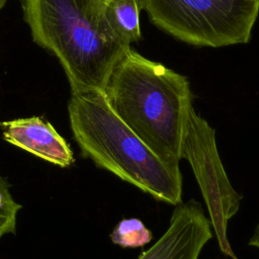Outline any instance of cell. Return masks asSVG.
<instances>
[{"label": "cell", "instance_id": "cell-12", "mask_svg": "<svg viewBox=\"0 0 259 259\" xmlns=\"http://www.w3.org/2000/svg\"><path fill=\"white\" fill-rule=\"evenodd\" d=\"M6 1H7V0H0V11H1V9L4 7Z\"/></svg>", "mask_w": 259, "mask_h": 259}, {"label": "cell", "instance_id": "cell-7", "mask_svg": "<svg viewBox=\"0 0 259 259\" xmlns=\"http://www.w3.org/2000/svg\"><path fill=\"white\" fill-rule=\"evenodd\" d=\"M6 142L60 167L74 163L68 143L54 126L39 116L16 118L0 122Z\"/></svg>", "mask_w": 259, "mask_h": 259}, {"label": "cell", "instance_id": "cell-10", "mask_svg": "<svg viewBox=\"0 0 259 259\" xmlns=\"http://www.w3.org/2000/svg\"><path fill=\"white\" fill-rule=\"evenodd\" d=\"M21 205L17 203L9 191V186L0 175V238L5 234L15 233L17 212Z\"/></svg>", "mask_w": 259, "mask_h": 259}, {"label": "cell", "instance_id": "cell-9", "mask_svg": "<svg viewBox=\"0 0 259 259\" xmlns=\"http://www.w3.org/2000/svg\"><path fill=\"white\" fill-rule=\"evenodd\" d=\"M112 243L122 248H140L153 239L152 231L136 218L121 220L110 234Z\"/></svg>", "mask_w": 259, "mask_h": 259}, {"label": "cell", "instance_id": "cell-13", "mask_svg": "<svg viewBox=\"0 0 259 259\" xmlns=\"http://www.w3.org/2000/svg\"><path fill=\"white\" fill-rule=\"evenodd\" d=\"M104 1H105V2H107V1H109V0H104Z\"/></svg>", "mask_w": 259, "mask_h": 259}, {"label": "cell", "instance_id": "cell-5", "mask_svg": "<svg viewBox=\"0 0 259 259\" xmlns=\"http://www.w3.org/2000/svg\"><path fill=\"white\" fill-rule=\"evenodd\" d=\"M181 159L189 162L205 201L208 219L214 229L220 248L230 255L227 226L238 212L242 197L231 184L221 161L215 131L197 114L193 105L189 107L186 116Z\"/></svg>", "mask_w": 259, "mask_h": 259}, {"label": "cell", "instance_id": "cell-1", "mask_svg": "<svg viewBox=\"0 0 259 259\" xmlns=\"http://www.w3.org/2000/svg\"><path fill=\"white\" fill-rule=\"evenodd\" d=\"M104 94L114 112L157 156L179 167L193 100L186 76L130 47L114 66Z\"/></svg>", "mask_w": 259, "mask_h": 259}, {"label": "cell", "instance_id": "cell-11", "mask_svg": "<svg viewBox=\"0 0 259 259\" xmlns=\"http://www.w3.org/2000/svg\"><path fill=\"white\" fill-rule=\"evenodd\" d=\"M248 245L251 247H255L257 249H259V224L256 226L253 235L251 236Z\"/></svg>", "mask_w": 259, "mask_h": 259}, {"label": "cell", "instance_id": "cell-4", "mask_svg": "<svg viewBox=\"0 0 259 259\" xmlns=\"http://www.w3.org/2000/svg\"><path fill=\"white\" fill-rule=\"evenodd\" d=\"M151 23L195 47L247 44L259 15V0H140Z\"/></svg>", "mask_w": 259, "mask_h": 259}, {"label": "cell", "instance_id": "cell-6", "mask_svg": "<svg viewBox=\"0 0 259 259\" xmlns=\"http://www.w3.org/2000/svg\"><path fill=\"white\" fill-rule=\"evenodd\" d=\"M212 238L209 219L195 199L175 205L169 227L162 237L138 259H198Z\"/></svg>", "mask_w": 259, "mask_h": 259}, {"label": "cell", "instance_id": "cell-8", "mask_svg": "<svg viewBox=\"0 0 259 259\" xmlns=\"http://www.w3.org/2000/svg\"><path fill=\"white\" fill-rule=\"evenodd\" d=\"M140 0H109L105 2L106 16L114 33L131 46L142 39L140 26Z\"/></svg>", "mask_w": 259, "mask_h": 259}, {"label": "cell", "instance_id": "cell-3", "mask_svg": "<svg viewBox=\"0 0 259 259\" xmlns=\"http://www.w3.org/2000/svg\"><path fill=\"white\" fill-rule=\"evenodd\" d=\"M71 130L84 157L157 200L182 201V174L157 156L114 112L102 90L71 92Z\"/></svg>", "mask_w": 259, "mask_h": 259}, {"label": "cell", "instance_id": "cell-2", "mask_svg": "<svg viewBox=\"0 0 259 259\" xmlns=\"http://www.w3.org/2000/svg\"><path fill=\"white\" fill-rule=\"evenodd\" d=\"M32 39L57 57L71 92L104 91L131 47L111 28L104 0H22Z\"/></svg>", "mask_w": 259, "mask_h": 259}]
</instances>
